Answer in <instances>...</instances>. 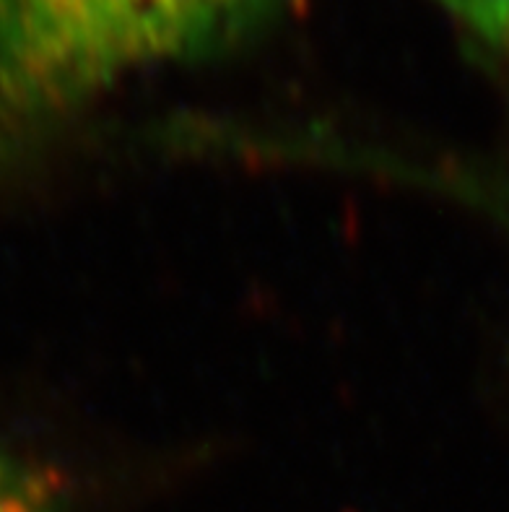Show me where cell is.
<instances>
[{"label":"cell","instance_id":"6da1fadb","mask_svg":"<svg viewBox=\"0 0 509 512\" xmlns=\"http://www.w3.org/2000/svg\"><path fill=\"white\" fill-rule=\"evenodd\" d=\"M237 42L226 0H0V146L65 128L136 73Z\"/></svg>","mask_w":509,"mask_h":512},{"label":"cell","instance_id":"7a4b0ae2","mask_svg":"<svg viewBox=\"0 0 509 512\" xmlns=\"http://www.w3.org/2000/svg\"><path fill=\"white\" fill-rule=\"evenodd\" d=\"M0 512H71V497L52 468L0 445Z\"/></svg>","mask_w":509,"mask_h":512},{"label":"cell","instance_id":"3957f363","mask_svg":"<svg viewBox=\"0 0 509 512\" xmlns=\"http://www.w3.org/2000/svg\"><path fill=\"white\" fill-rule=\"evenodd\" d=\"M398 177L406 180H419V182H437L439 188L445 193L458 195L465 201L478 203L481 208L491 211L494 216L504 219L509 224V182L499 180L494 175H478V172H468L465 167H413V164H400Z\"/></svg>","mask_w":509,"mask_h":512},{"label":"cell","instance_id":"277c9868","mask_svg":"<svg viewBox=\"0 0 509 512\" xmlns=\"http://www.w3.org/2000/svg\"><path fill=\"white\" fill-rule=\"evenodd\" d=\"M465 32L509 65V0H437Z\"/></svg>","mask_w":509,"mask_h":512},{"label":"cell","instance_id":"5b68a950","mask_svg":"<svg viewBox=\"0 0 509 512\" xmlns=\"http://www.w3.org/2000/svg\"><path fill=\"white\" fill-rule=\"evenodd\" d=\"M226 3H229V13H232L239 39H247L258 29H263L289 0H226Z\"/></svg>","mask_w":509,"mask_h":512}]
</instances>
